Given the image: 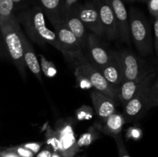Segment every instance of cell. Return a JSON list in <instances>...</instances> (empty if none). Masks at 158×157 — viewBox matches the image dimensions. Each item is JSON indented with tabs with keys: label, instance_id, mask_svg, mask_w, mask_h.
<instances>
[{
	"label": "cell",
	"instance_id": "cell-1",
	"mask_svg": "<svg viewBox=\"0 0 158 157\" xmlns=\"http://www.w3.org/2000/svg\"><path fill=\"white\" fill-rule=\"evenodd\" d=\"M15 15L29 39L41 47L49 44L61 52L60 41L55 32L46 27L45 15L38 5L35 3L27 6Z\"/></svg>",
	"mask_w": 158,
	"mask_h": 157
},
{
	"label": "cell",
	"instance_id": "cell-36",
	"mask_svg": "<svg viewBox=\"0 0 158 157\" xmlns=\"http://www.w3.org/2000/svg\"><path fill=\"white\" fill-rule=\"evenodd\" d=\"M127 1H138V0H127Z\"/></svg>",
	"mask_w": 158,
	"mask_h": 157
},
{
	"label": "cell",
	"instance_id": "cell-34",
	"mask_svg": "<svg viewBox=\"0 0 158 157\" xmlns=\"http://www.w3.org/2000/svg\"><path fill=\"white\" fill-rule=\"evenodd\" d=\"M51 157H63V155H60V153H57V152H53V153H52V156H51Z\"/></svg>",
	"mask_w": 158,
	"mask_h": 157
},
{
	"label": "cell",
	"instance_id": "cell-6",
	"mask_svg": "<svg viewBox=\"0 0 158 157\" xmlns=\"http://www.w3.org/2000/svg\"><path fill=\"white\" fill-rule=\"evenodd\" d=\"M75 75L77 79L86 80L96 90L117 101V87L113 86L90 62L77 66Z\"/></svg>",
	"mask_w": 158,
	"mask_h": 157
},
{
	"label": "cell",
	"instance_id": "cell-37",
	"mask_svg": "<svg viewBox=\"0 0 158 157\" xmlns=\"http://www.w3.org/2000/svg\"><path fill=\"white\" fill-rule=\"evenodd\" d=\"M82 157H86V156H84V155H83V156H82Z\"/></svg>",
	"mask_w": 158,
	"mask_h": 157
},
{
	"label": "cell",
	"instance_id": "cell-24",
	"mask_svg": "<svg viewBox=\"0 0 158 157\" xmlns=\"http://www.w3.org/2000/svg\"><path fill=\"white\" fill-rule=\"evenodd\" d=\"M158 106V78H154L150 87V108Z\"/></svg>",
	"mask_w": 158,
	"mask_h": 157
},
{
	"label": "cell",
	"instance_id": "cell-20",
	"mask_svg": "<svg viewBox=\"0 0 158 157\" xmlns=\"http://www.w3.org/2000/svg\"><path fill=\"white\" fill-rule=\"evenodd\" d=\"M46 143L49 148L53 152L60 153V141L56 130L53 129L50 126H48L45 133Z\"/></svg>",
	"mask_w": 158,
	"mask_h": 157
},
{
	"label": "cell",
	"instance_id": "cell-11",
	"mask_svg": "<svg viewBox=\"0 0 158 157\" xmlns=\"http://www.w3.org/2000/svg\"><path fill=\"white\" fill-rule=\"evenodd\" d=\"M110 6L116 18L118 35L122 42L131 46L129 14L123 0H106Z\"/></svg>",
	"mask_w": 158,
	"mask_h": 157
},
{
	"label": "cell",
	"instance_id": "cell-33",
	"mask_svg": "<svg viewBox=\"0 0 158 157\" xmlns=\"http://www.w3.org/2000/svg\"><path fill=\"white\" fill-rule=\"evenodd\" d=\"M0 157H19L15 152L11 151L10 149H7L4 150H0Z\"/></svg>",
	"mask_w": 158,
	"mask_h": 157
},
{
	"label": "cell",
	"instance_id": "cell-28",
	"mask_svg": "<svg viewBox=\"0 0 158 157\" xmlns=\"http://www.w3.org/2000/svg\"><path fill=\"white\" fill-rule=\"evenodd\" d=\"M22 146L30 150L35 155L41 150V148L43 146V143H37V142H35V143H27L22 144Z\"/></svg>",
	"mask_w": 158,
	"mask_h": 157
},
{
	"label": "cell",
	"instance_id": "cell-27",
	"mask_svg": "<svg viewBox=\"0 0 158 157\" xmlns=\"http://www.w3.org/2000/svg\"><path fill=\"white\" fill-rule=\"evenodd\" d=\"M14 3V12L20 11L21 9L35 4V0H12Z\"/></svg>",
	"mask_w": 158,
	"mask_h": 157
},
{
	"label": "cell",
	"instance_id": "cell-14",
	"mask_svg": "<svg viewBox=\"0 0 158 157\" xmlns=\"http://www.w3.org/2000/svg\"><path fill=\"white\" fill-rule=\"evenodd\" d=\"M63 22L65 26L76 36L80 43L84 52H87V38L86 28L81 20L74 13L73 9L68 10L63 13Z\"/></svg>",
	"mask_w": 158,
	"mask_h": 157
},
{
	"label": "cell",
	"instance_id": "cell-25",
	"mask_svg": "<svg viewBox=\"0 0 158 157\" xmlns=\"http://www.w3.org/2000/svg\"><path fill=\"white\" fill-rule=\"evenodd\" d=\"M114 139H115L117 150H118L119 157H131V155H130V154L128 153V151L127 150L121 133L118 134V135H114Z\"/></svg>",
	"mask_w": 158,
	"mask_h": 157
},
{
	"label": "cell",
	"instance_id": "cell-3",
	"mask_svg": "<svg viewBox=\"0 0 158 157\" xmlns=\"http://www.w3.org/2000/svg\"><path fill=\"white\" fill-rule=\"evenodd\" d=\"M131 38L140 55H148L153 51L151 29L143 14L131 8L129 13Z\"/></svg>",
	"mask_w": 158,
	"mask_h": 157
},
{
	"label": "cell",
	"instance_id": "cell-5",
	"mask_svg": "<svg viewBox=\"0 0 158 157\" xmlns=\"http://www.w3.org/2000/svg\"><path fill=\"white\" fill-rule=\"evenodd\" d=\"M54 32L61 46V52L76 66L89 62L80 43L75 35L68 29L63 22L54 26Z\"/></svg>",
	"mask_w": 158,
	"mask_h": 157
},
{
	"label": "cell",
	"instance_id": "cell-7",
	"mask_svg": "<svg viewBox=\"0 0 158 157\" xmlns=\"http://www.w3.org/2000/svg\"><path fill=\"white\" fill-rule=\"evenodd\" d=\"M152 83L142 88L135 96L133 97L124 106H123V115L126 123H131L140 119L149 109H151L150 87Z\"/></svg>",
	"mask_w": 158,
	"mask_h": 157
},
{
	"label": "cell",
	"instance_id": "cell-8",
	"mask_svg": "<svg viewBox=\"0 0 158 157\" xmlns=\"http://www.w3.org/2000/svg\"><path fill=\"white\" fill-rule=\"evenodd\" d=\"M74 13L81 20L86 29L98 36H103V26L99 18L98 12L93 1H87L84 3H77L73 9Z\"/></svg>",
	"mask_w": 158,
	"mask_h": 157
},
{
	"label": "cell",
	"instance_id": "cell-18",
	"mask_svg": "<svg viewBox=\"0 0 158 157\" xmlns=\"http://www.w3.org/2000/svg\"><path fill=\"white\" fill-rule=\"evenodd\" d=\"M63 0H35V3L41 8L45 16L54 27L63 22Z\"/></svg>",
	"mask_w": 158,
	"mask_h": 157
},
{
	"label": "cell",
	"instance_id": "cell-22",
	"mask_svg": "<svg viewBox=\"0 0 158 157\" xmlns=\"http://www.w3.org/2000/svg\"><path fill=\"white\" fill-rule=\"evenodd\" d=\"M12 0H0V25L9 20L14 15Z\"/></svg>",
	"mask_w": 158,
	"mask_h": 157
},
{
	"label": "cell",
	"instance_id": "cell-29",
	"mask_svg": "<svg viewBox=\"0 0 158 157\" xmlns=\"http://www.w3.org/2000/svg\"><path fill=\"white\" fill-rule=\"evenodd\" d=\"M148 7L151 15L158 18V0H148Z\"/></svg>",
	"mask_w": 158,
	"mask_h": 157
},
{
	"label": "cell",
	"instance_id": "cell-16",
	"mask_svg": "<svg viewBox=\"0 0 158 157\" xmlns=\"http://www.w3.org/2000/svg\"><path fill=\"white\" fill-rule=\"evenodd\" d=\"M20 38H21L22 44H23V58H24L25 64L27 66L31 72L34 74L37 79L43 84V79H42V71L40 68V62H39L37 55L35 54V50L32 47V44L28 39V37L23 31L20 30L19 32Z\"/></svg>",
	"mask_w": 158,
	"mask_h": 157
},
{
	"label": "cell",
	"instance_id": "cell-10",
	"mask_svg": "<svg viewBox=\"0 0 158 157\" xmlns=\"http://www.w3.org/2000/svg\"><path fill=\"white\" fill-rule=\"evenodd\" d=\"M98 12L100 22L103 26L104 35L109 40L119 37L116 18L110 6L106 0H92Z\"/></svg>",
	"mask_w": 158,
	"mask_h": 157
},
{
	"label": "cell",
	"instance_id": "cell-31",
	"mask_svg": "<svg viewBox=\"0 0 158 157\" xmlns=\"http://www.w3.org/2000/svg\"><path fill=\"white\" fill-rule=\"evenodd\" d=\"M154 47H155L156 54L158 55V18H156L154 25Z\"/></svg>",
	"mask_w": 158,
	"mask_h": 157
},
{
	"label": "cell",
	"instance_id": "cell-19",
	"mask_svg": "<svg viewBox=\"0 0 158 157\" xmlns=\"http://www.w3.org/2000/svg\"><path fill=\"white\" fill-rule=\"evenodd\" d=\"M99 70L106 80L113 86L118 87L123 82V72L117 53L113 52L111 59Z\"/></svg>",
	"mask_w": 158,
	"mask_h": 157
},
{
	"label": "cell",
	"instance_id": "cell-12",
	"mask_svg": "<svg viewBox=\"0 0 158 157\" xmlns=\"http://www.w3.org/2000/svg\"><path fill=\"white\" fill-rule=\"evenodd\" d=\"M155 78L156 72L154 71L140 82H123L117 87V101L120 102L122 106H124L133 97L135 96L140 92L142 88L152 83Z\"/></svg>",
	"mask_w": 158,
	"mask_h": 157
},
{
	"label": "cell",
	"instance_id": "cell-30",
	"mask_svg": "<svg viewBox=\"0 0 158 157\" xmlns=\"http://www.w3.org/2000/svg\"><path fill=\"white\" fill-rule=\"evenodd\" d=\"M79 0H63V13L74 7L78 3Z\"/></svg>",
	"mask_w": 158,
	"mask_h": 157
},
{
	"label": "cell",
	"instance_id": "cell-2",
	"mask_svg": "<svg viewBox=\"0 0 158 157\" xmlns=\"http://www.w3.org/2000/svg\"><path fill=\"white\" fill-rule=\"evenodd\" d=\"M20 30L21 26L15 14H14L9 20L0 25V31L4 38L9 56L18 69L22 78L26 79V66L23 58V44L19 35Z\"/></svg>",
	"mask_w": 158,
	"mask_h": 157
},
{
	"label": "cell",
	"instance_id": "cell-15",
	"mask_svg": "<svg viewBox=\"0 0 158 157\" xmlns=\"http://www.w3.org/2000/svg\"><path fill=\"white\" fill-rule=\"evenodd\" d=\"M90 98L92 100L94 111L100 121L104 120L116 112L117 102L105 94L95 89L91 92Z\"/></svg>",
	"mask_w": 158,
	"mask_h": 157
},
{
	"label": "cell",
	"instance_id": "cell-35",
	"mask_svg": "<svg viewBox=\"0 0 158 157\" xmlns=\"http://www.w3.org/2000/svg\"><path fill=\"white\" fill-rule=\"evenodd\" d=\"M138 1H143V2H148V0H138Z\"/></svg>",
	"mask_w": 158,
	"mask_h": 157
},
{
	"label": "cell",
	"instance_id": "cell-9",
	"mask_svg": "<svg viewBox=\"0 0 158 157\" xmlns=\"http://www.w3.org/2000/svg\"><path fill=\"white\" fill-rule=\"evenodd\" d=\"M56 130L60 141V155L63 157H74L80 151L77 146V139L72 124L64 120L56 123Z\"/></svg>",
	"mask_w": 158,
	"mask_h": 157
},
{
	"label": "cell",
	"instance_id": "cell-38",
	"mask_svg": "<svg viewBox=\"0 0 158 157\" xmlns=\"http://www.w3.org/2000/svg\"><path fill=\"white\" fill-rule=\"evenodd\" d=\"M157 75H158V71H157ZM157 78H158V76H157Z\"/></svg>",
	"mask_w": 158,
	"mask_h": 157
},
{
	"label": "cell",
	"instance_id": "cell-26",
	"mask_svg": "<svg viewBox=\"0 0 158 157\" xmlns=\"http://www.w3.org/2000/svg\"><path fill=\"white\" fill-rule=\"evenodd\" d=\"M8 149L15 152L19 157H35V155L33 152H32L30 150L26 149V148L23 147L22 145L12 146V147H9Z\"/></svg>",
	"mask_w": 158,
	"mask_h": 157
},
{
	"label": "cell",
	"instance_id": "cell-21",
	"mask_svg": "<svg viewBox=\"0 0 158 157\" xmlns=\"http://www.w3.org/2000/svg\"><path fill=\"white\" fill-rule=\"evenodd\" d=\"M100 137L99 131L96 129L95 126H90L89 130L85 133L82 134L80 138L77 139V146L79 148L86 147L92 144L94 141Z\"/></svg>",
	"mask_w": 158,
	"mask_h": 157
},
{
	"label": "cell",
	"instance_id": "cell-4",
	"mask_svg": "<svg viewBox=\"0 0 158 157\" xmlns=\"http://www.w3.org/2000/svg\"><path fill=\"white\" fill-rule=\"evenodd\" d=\"M116 53L123 69V82H140L154 71L144 59L131 51L123 49Z\"/></svg>",
	"mask_w": 158,
	"mask_h": 157
},
{
	"label": "cell",
	"instance_id": "cell-23",
	"mask_svg": "<svg viewBox=\"0 0 158 157\" xmlns=\"http://www.w3.org/2000/svg\"><path fill=\"white\" fill-rule=\"evenodd\" d=\"M40 68H41V71L43 72V74L46 77H49V78L55 76L56 74V69L55 67V65L46 59V57L42 54L40 55Z\"/></svg>",
	"mask_w": 158,
	"mask_h": 157
},
{
	"label": "cell",
	"instance_id": "cell-17",
	"mask_svg": "<svg viewBox=\"0 0 158 157\" xmlns=\"http://www.w3.org/2000/svg\"><path fill=\"white\" fill-rule=\"evenodd\" d=\"M125 123L126 121L123 114L115 112L104 120L96 123L94 126L99 132L114 137L121 133Z\"/></svg>",
	"mask_w": 158,
	"mask_h": 157
},
{
	"label": "cell",
	"instance_id": "cell-32",
	"mask_svg": "<svg viewBox=\"0 0 158 157\" xmlns=\"http://www.w3.org/2000/svg\"><path fill=\"white\" fill-rule=\"evenodd\" d=\"M52 153H53V151L50 148L47 147L43 150H40L38 153L35 154V157H51Z\"/></svg>",
	"mask_w": 158,
	"mask_h": 157
},
{
	"label": "cell",
	"instance_id": "cell-13",
	"mask_svg": "<svg viewBox=\"0 0 158 157\" xmlns=\"http://www.w3.org/2000/svg\"><path fill=\"white\" fill-rule=\"evenodd\" d=\"M87 52L89 55V62L98 69L107 64L112 57V53H109L104 49L99 40L98 35L94 33L88 35Z\"/></svg>",
	"mask_w": 158,
	"mask_h": 157
}]
</instances>
